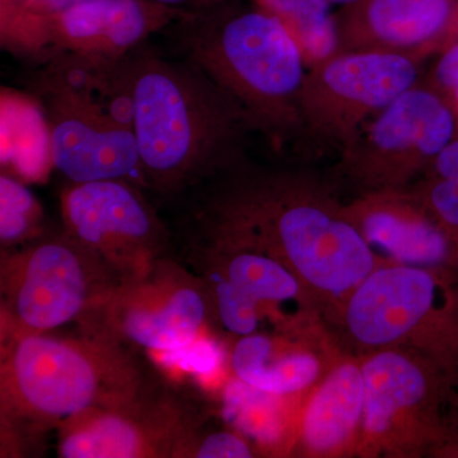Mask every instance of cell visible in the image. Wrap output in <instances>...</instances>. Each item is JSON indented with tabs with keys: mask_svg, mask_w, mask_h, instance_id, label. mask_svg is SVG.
Instances as JSON below:
<instances>
[{
	"mask_svg": "<svg viewBox=\"0 0 458 458\" xmlns=\"http://www.w3.org/2000/svg\"><path fill=\"white\" fill-rule=\"evenodd\" d=\"M134 96L135 140L147 186L179 194L236 165L249 125L194 63L138 49Z\"/></svg>",
	"mask_w": 458,
	"mask_h": 458,
	"instance_id": "cell-2",
	"label": "cell"
},
{
	"mask_svg": "<svg viewBox=\"0 0 458 458\" xmlns=\"http://www.w3.org/2000/svg\"><path fill=\"white\" fill-rule=\"evenodd\" d=\"M457 134L456 108L421 80L364 123L340 168L360 194L408 189Z\"/></svg>",
	"mask_w": 458,
	"mask_h": 458,
	"instance_id": "cell-7",
	"label": "cell"
},
{
	"mask_svg": "<svg viewBox=\"0 0 458 458\" xmlns=\"http://www.w3.org/2000/svg\"><path fill=\"white\" fill-rule=\"evenodd\" d=\"M333 4H339L342 7H345V5L352 4V3L358 2V0H331Z\"/></svg>",
	"mask_w": 458,
	"mask_h": 458,
	"instance_id": "cell-31",
	"label": "cell"
},
{
	"mask_svg": "<svg viewBox=\"0 0 458 458\" xmlns=\"http://www.w3.org/2000/svg\"><path fill=\"white\" fill-rule=\"evenodd\" d=\"M430 457L458 458V399L452 403L445 423V436Z\"/></svg>",
	"mask_w": 458,
	"mask_h": 458,
	"instance_id": "cell-27",
	"label": "cell"
},
{
	"mask_svg": "<svg viewBox=\"0 0 458 458\" xmlns=\"http://www.w3.org/2000/svg\"><path fill=\"white\" fill-rule=\"evenodd\" d=\"M4 274L5 315L13 336L69 324L111 293L101 291L108 276L104 265L68 233L20 252Z\"/></svg>",
	"mask_w": 458,
	"mask_h": 458,
	"instance_id": "cell-9",
	"label": "cell"
},
{
	"mask_svg": "<svg viewBox=\"0 0 458 458\" xmlns=\"http://www.w3.org/2000/svg\"><path fill=\"white\" fill-rule=\"evenodd\" d=\"M140 188L128 180H99L72 182L63 192L66 233L119 278V286L144 278L165 241L164 225Z\"/></svg>",
	"mask_w": 458,
	"mask_h": 458,
	"instance_id": "cell-10",
	"label": "cell"
},
{
	"mask_svg": "<svg viewBox=\"0 0 458 458\" xmlns=\"http://www.w3.org/2000/svg\"><path fill=\"white\" fill-rule=\"evenodd\" d=\"M152 2L174 9V11L182 14H194L221 7L223 4L233 2V0H152Z\"/></svg>",
	"mask_w": 458,
	"mask_h": 458,
	"instance_id": "cell-29",
	"label": "cell"
},
{
	"mask_svg": "<svg viewBox=\"0 0 458 458\" xmlns=\"http://www.w3.org/2000/svg\"><path fill=\"white\" fill-rule=\"evenodd\" d=\"M366 411L360 360L344 351L298 412L292 454L307 458L358 457Z\"/></svg>",
	"mask_w": 458,
	"mask_h": 458,
	"instance_id": "cell-18",
	"label": "cell"
},
{
	"mask_svg": "<svg viewBox=\"0 0 458 458\" xmlns=\"http://www.w3.org/2000/svg\"><path fill=\"white\" fill-rule=\"evenodd\" d=\"M181 53L236 105L250 131L282 143L303 131L301 98L309 65L278 18L237 0L174 23Z\"/></svg>",
	"mask_w": 458,
	"mask_h": 458,
	"instance_id": "cell-3",
	"label": "cell"
},
{
	"mask_svg": "<svg viewBox=\"0 0 458 458\" xmlns=\"http://www.w3.org/2000/svg\"><path fill=\"white\" fill-rule=\"evenodd\" d=\"M327 324L240 337L231 366L238 381L262 393L303 399L342 354Z\"/></svg>",
	"mask_w": 458,
	"mask_h": 458,
	"instance_id": "cell-16",
	"label": "cell"
},
{
	"mask_svg": "<svg viewBox=\"0 0 458 458\" xmlns=\"http://www.w3.org/2000/svg\"><path fill=\"white\" fill-rule=\"evenodd\" d=\"M42 221L40 204L25 185L9 176L0 177V238L17 243L38 232Z\"/></svg>",
	"mask_w": 458,
	"mask_h": 458,
	"instance_id": "cell-21",
	"label": "cell"
},
{
	"mask_svg": "<svg viewBox=\"0 0 458 458\" xmlns=\"http://www.w3.org/2000/svg\"><path fill=\"white\" fill-rule=\"evenodd\" d=\"M78 0H0L2 38L18 51L33 33Z\"/></svg>",
	"mask_w": 458,
	"mask_h": 458,
	"instance_id": "cell-22",
	"label": "cell"
},
{
	"mask_svg": "<svg viewBox=\"0 0 458 458\" xmlns=\"http://www.w3.org/2000/svg\"><path fill=\"white\" fill-rule=\"evenodd\" d=\"M137 399L116 409L96 410L60 428L59 456L132 458L168 452L174 428L153 423Z\"/></svg>",
	"mask_w": 458,
	"mask_h": 458,
	"instance_id": "cell-19",
	"label": "cell"
},
{
	"mask_svg": "<svg viewBox=\"0 0 458 458\" xmlns=\"http://www.w3.org/2000/svg\"><path fill=\"white\" fill-rule=\"evenodd\" d=\"M344 212L384 264L458 271V237L411 188L360 192Z\"/></svg>",
	"mask_w": 458,
	"mask_h": 458,
	"instance_id": "cell-14",
	"label": "cell"
},
{
	"mask_svg": "<svg viewBox=\"0 0 458 458\" xmlns=\"http://www.w3.org/2000/svg\"><path fill=\"white\" fill-rule=\"evenodd\" d=\"M437 55V62L424 82L452 104L458 95V41L448 45Z\"/></svg>",
	"mask_w": 458,
	"mask_h": 458,
	"instance_id": "cell-26",
	"label": "cell"
},
{
	"mask_svg": "<svg viewBox=\"0 0 458 458\" xmlns=\"http://www.w3.org/2000/svg\"><path fill=\"white\" fill-rule=\"evenodd\" d=\"M62 51L45 60L31 92L45 119L95 131L134 132V56Z\"/></svg>",
	"mask_w": 458,
	"mask_h": 458,
	"instance_id": "cell-11",
	"label": "cell"
},
{
	"mask_svg": "<svg viewBox=\"0 0 458 458\" xmlns=\"http://www.w3.org/2000/svg\"><path fill=\"white\" fill-rule=\"evenodd\" d=\"M333 327L355 354L408 349L458 378V271L381 264L349 295Z\"/></svg>",
	"mask_w": 458,
	"mask_h": 458,
	"instance_id": "cell-5",
	"label": "cell"
},
{
	"mask_svg": "<svg viewBox=\"0 0 458 458\" xmlns=\"http://www.w3.org/2000/svg\"><path fill=\"white\" fill-rule=\"evenodd\" d=\"M434 216L458 237V177L424 174L410 186Z\"/></svg>",
	"mask_w": 458,
	"mask_h": 458,
	"instance_id": "cell-24",
	"label": "cell"
},
{
	"mask_svg": "<svg viewBox=\"0 0 458 458\" xmlns=\"http://www.w3.org/2000/svg\"><path fill=\"white\" fill-rule=\"evenodd\" d=\"M458 41V9L456 16H454V23H452V29L450 32V38H448L447 44H445V47H447L448 45L454 44V42ZM443 47V49H445Z\"/></svg>",
	"mask_w": 458,
	"mask_h": 458,
	"instance_id": "cell-30",
	"label": "cell"
},
{
	"mask_svg": "<svg viewBox=\"0 0 458 458\" xmlns=\"http://www.w3.org/2000/svg\"><path fill=\"white\" fill-rule=\"evenodd\" d=\"M278 18L302 50L309 69L342 51L331 0H251Z\"/></svg>",
	"mask_w": 458,
	"mask_h": 458,
	"instance_id": "cell-20",
	"label": "cell"
},
{
	"mask_svg": "<svg viewBox=\"0 0 458 458\" xmlns=\"http://www.w3.org/2000/svg\"><path fill=\"white\" fill-rule=\"evenodd\" d=\"M458 0H358L336 13L342 51H384L423 63L447 44Z\"/></svg>",
	"mask_w": 458,
	"mask_h": 458,
	"instance_id": "cell-17",
	"label": "cell"
},
{
	"mask_svg": "<svg viewBox=\"0 0 458 458\" xmlns=\"http://www.w3.org/2000/svg\"><path fill=\"white\" fill-rule=\"evenodd\" d=\"M204 219L208 270L254 301L276 330L327 324L321 306L288 265L218 214L209 210Z\"/></svg>",
	"mask_w": 458,
	"mask_h": 458,
	"instance_id": "cell-12",
	"label": "cell"
},
{
	"mask_svg": "<svg viewBox=\"0 0 458 458\" xmlns=\"http://www.w3.org/2000/svg\"><path fill=\"white\" fill-rule=\"evenodd\" d=\"M424 174L439 177H458V137L439 153Z\"/></svg>",
	"mask_w": 458,
	"mask_h": 458,
	"instance_id": "cell-28",
	"label": "cell"
},
{
	"mask_svg": "<svg viewBox=\"0 0 458 458\" xmlns=\"http://www.w3.org/2000/svg\"><path fill=\"white\" fill-rule=\"evenodd\" d=\"M357 355L366 386L358 457H430L458 399V378L408 349L382 348Z\"/></svg>",
	"mask_w": 458,
	"mask_h": 458,
	"instance_id": "cell-6",
	"label": "cell"
},
{
	"mask_svg": "<svg viewBox=\"0 0 458 458\" xmlns=\"http://www.w3.org/2000/svg\"><path fill=\"white\" fill-rule=\"evenodd\" d=\"M208 289L212 310L227 333L238 339L259 333L264 316L254 301L216 274L209 273Z\"/></svg>",
	"mask_w": 458,
	"mask_h": 458,
	"instance_id": "cell-23",
	"label": "cell"
},
{
	"mask_svg": "<svg viewBox=\"0 0 458 458\" xmlns=\"http://www.w3.org/2000/svg\"><path fill=\"white\" fill-rule=\"evenodd\" d=\"M421 64L384 51H340L312 66L301 98L303 131L342 152L364 123L420 82Z\"/></svg>",
	"mask_w": 458,
	"mask_h": 458,
	"instance_id": "cell-8",
	"label": "cell"
},
{
	"mask_svg": "<svg viewBox=\"0 0 458 458\" xmlns=\"http://www.w3.org/2000/svg\"><path fill=\"white\" fill-rule=\"evenodd\" d=\"M255 447L246 436L236 432H214L194 448L199 458H249L255 457Z\"/></svg>",
	"mask_w": 458,
	"mask_h": 458,
	"instance_id": "cell-25",
	"label": "cell"
},
{
	"mask_svg": "<svg viewBox=\"0 0 458 458\" xmlns=\"http://www.w3.org/2000/svg\"><path fill=\"white\" fill-rule=\"evenodd\" d=\"M218 214L300 276L333 325L358 285L384 264L333 190L302 174L243 176L214 199Z\"/></svg>",
	"mask_w": 458,
	"mask_h": 458,
	"instance_id": "cell-1",
	"label": "cell"
},
{
	"mask_svg": "<svg viewBox=\"0 0 458 458\" xmlns=\"http://www.w3.org/2000/svg\"><path fill=\"white\" fill-rule=\"evenodd\" d=\"M182 16L152 0H78L33 33L21 53L125 56Z\"/></svg>",
	"mask_w": 458,
	"mask_h": 458,
	"instance_id": "cell-15",
	"label": "cell"
},
{
	"mask_svg": "<svg viewBox=\"0 0 458 458\" xmlns=\"http://www.w3.org/2000/svg\"><path fill=\"white\" fill-rule=\"evenodd\" d=\"M104 306L117 336L155 352L194 342L212 309L209 292L198 282L158 264L144 278L114 288Z\"/></svg>",
	"mask_w": 458,
	"mask_h": 458,
	"instance_id": "cell-13",
	"label": "cell"
},
{
	"mask_svg": "<svg viewBox=\"0 0 458 458\" xmlns=\"http://www.w3.org/2000/svg\"><path fill=\"white\" fill-rule=\"evenodd\" d=\"M2 417L7 427L62 428L96 411L140 397L134 360L113 339H68L23 334L3 355Z\"/></svg>",
	"mask_w": 458,
	"mask_h": 458,
	"instance_id": "cell-4",
	"label": "cell"
}]
</instances>
